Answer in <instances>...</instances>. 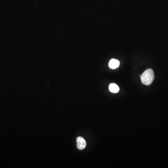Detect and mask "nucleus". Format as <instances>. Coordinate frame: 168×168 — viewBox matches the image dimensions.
Wrapping results in <instances>:
<instances>
[{
	"label": "nucleus",
	"mask_w": 168,
	"mask_h": 168,
	"mask_svg": "<svg viewBox=\"0 0 168 168\" xmlns=\"http://www.w3.org/2000/svg\"><path fill=\"white\" fill-rule=\"evenodd\" d=\"M154 71L151 69H147L141 76V79L142 83L146 86H149L154 81Z\"/></svg>",
	"instance_id": "nucleus-1"
},
{
	"label": "nucleus",
	"mask_w": 168,
	"mask_h": 168,
	"mask_svg": "<svg viewBox=\"0 0 168 168\" xmlns=\"http://www.w3.org/2000/svg\"><path fill=\"white\" fill-rule=\"evenodd\" d=\"M77 147L80 150H83L85 149L87 145L86 141L82 137H78L77 138Z\"/></svg>",
	"instance_id": "nucleus-2"
},
{
	"label": "nucleus",
	"mask_w": 168,
	"mask_h": 168,
	"mask_svg": "<svg viewBox=\"0 0 168 168\" xmlns=\"http://www.w3.org/2000/svg\"><path fill=\"white\" fill-rule=\"evenodd\" d=\"M120 61L116 59H112L109 62V67L112 69H115L117 68L120 65Z\"/></svg>",
	"instance_id": "nucleus-3"
},
{
	"label": "nucleus",
	"mask_w": 168,
	"mask_h": 168,
	"mask_svg": "<svg viewBox=\"0 0 168 168\" xmlns=\"http://www.w3.org/2000/svg\"><path fill=\"white\" fill-rule=\"evenodd\" d=\"M109 89L111 93H117L120 90L119 87L116 84H111L109 86Z\"/></svg>",
	"instance_id": "nucleus-4"
}]
</instances>
